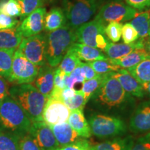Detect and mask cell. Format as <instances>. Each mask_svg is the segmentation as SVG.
I'll list each match as a JSON object with an SVG mask.
<instances>
[{"mask_svg":"<svg viewBox=\"0 0 150 150\" xmlns=\"http://www.w3.org/2000/svg\"><path fill=\"white\" fill-rule=\"evenodd\" d=\"M91 134L99 138H110L127 132L126 124L120 118L104 114H94L88 121Z\"/></svg>","mask_w":150,"mask_h":150,"instance_id":"8992f818","label":"cell"},{"mask_svg":"<svg viewBox=\"0 0 150 150\" xmlns=\"http://www.w3.org/2000/svg\"><path fill=\"white\" fill-rule=\"evenodd\" d=\"M76 90L74 88H65L63 89L61 93V101L63 102L66 99L72 98L76 95Z\"/></svg>","mask_w":150,"mask_h":150,"instance_id":"ee69618b","label":"cell"},{"mask_svg":"<svg viewBox=\"0 0 150 150\" xmlns=\"http://www.w3.org/2000/svg\"><path fill=\"white\" fill-rule=\"evenodd\" d=\"M95 72L98 74H104L109 72H116L120 69V67L114 65L109 59L97 60L93 62L88 63Z\"/></svg>","mask_w":150,"mask_h":150,"instance_id":"1f68e13d","label":"cell"},{"mask_svg":"<svg viewBox=\"0 0 150 150\" xmlns=\"http://www.w3.org/2000/svg\"><path fill=\"white\" fill-rule=\"evenodd\" d=\"M67 25L76 30L89 22L97 9V0H61Z\"/></svg>","mask_w":150,"mask_h":150,"instance_id":"277c9868","label":"cell"},{"mask_svg":"<svg viewBox=\"0 0 150 150\" xmlns=\"http://www.w3.org/2000/svg\"><path fill=\"white\" fill-rule=\"evenodd\" d=\"M23 36L18 27L8 29L0 30V49L13 50L18 48Z\"/></svg>","mask_w":150,"mask_h":150,"instance_id":"44dd1931","label":"cell"},{"mask_svg":"<svg viewBox=\"0 0 150 150\" xmlns=\"http://www.w3.org/2000/svg\"><path fill=\"white\" fill-rule=\"evenodd\" d=\"M70 49L77 56L81 61H84L89 63V62H93L97 60H105L108 59L106 54L103 53L99 49L92 47L77 42H74Z\"/></svg>","mask_w":150,"mask_h":150,"instance_id":"ffe728a7","label":"cell"},{"mask_svg":"<svg viewBox=\"0 0 150 150\" xmlns=\"http://www.w3.org/2000/svg\"><path fill=\"white\" fill-rule=\"evenodd\" d=\"M144 49L146 50L148 54L150 56V36H148L145 39L144 42Z\"/></svg>","mask_w":150,"mask_h":150,"instance_id":"7dc6e473","label":"cell"},{"mask_svg":"<svg viewBox=\"0 0 150 150\" xmlns=\"http://www.w3.org/2000/svg\"><path fill=\"white\" fill-rule=\"evenodd\" d=\"M0 96L4 99L9 96L8 84L1 76H0Z\"/></svg>","mask_w":150,"mask_h":150,"instance_id":"f6af8a7d","label":"cell"},{"mask_svg":"<svg viewBox=\"0 0 150 150\" xmlns=\"http://www.w3.org/2000/svg\"><path fill=\"white\" fill-rule=\"evenodd\" d=\"M149 56V55L144 48L136 49L134 51L120 59L109 60L112 63L120 67V68L129 69L138 64L140 62H141L142 60L146 59Z\"/></svg>","mask_w":150,"mask_h":150,"instance_id":"cb8c5ba5","label":"cell"},{"mask_svg":"<svg viewBox=\"0 0 150 150\" xmlns=\"http://www.w3.org/2000/svg\"><path fill=\"white\" fill-rule=\"evenodd\" d=\"M9 96L20 105L32 122L42 121V112L49 98L31 83L15 85L9 88Z\"/></svg>","mask_w":150,"mask_h":150,"instance_id":"6da1fadb","label":"cell"},{"mask_svg":"<svg viewBox=\"0 0 150 150\" xmlns=\"http://www.w3.org/2000/svg\"><path fill=\"white\" fill-rule=\"evenodd\" d=\"M125 1L136 11H145L150 8V0H125Z\"/></svg>","mask_w":150,"mask_h":150,"instance_id":"b9f144b4","label":"cell"},{"mask_svg":"<svg viewBox=\"0 0 150 150\" xmlns=\"http://www.w3.org/2000/svg\"><path fill=\"white\" fill-rule=\"evenodd\" d=\"M18 25H20V22L17 19L0 13V30L12 29Z\"/></svg>","mask_w":150,"mask_h":150,"instance_id":"ab89813d","label":"cell"},{"mask_svg":"<svg viewBox=\"0 0 150 150\" xmlns=\"http://www.w3.org/2000/svg\"><path fill=\"white\" fill-rule=\"evenodd\" d=\"M71 110L63 102L49 98L42 112V121L49 126L65 122Z\"/></svg>","mask_w":150,"mask_h":150,"instance_id":"8fae6325","label":"cell"},{"mask_svg":"<svg viewBox=\"0 0 150 150\" xmlns=\"http://www.w3.org/2000/svg\"><path fill=\"white\" fill-rule=\"evenodd\" d=\"M150 11H143L137 13L136 16L131 20L130 24L136 30L139 38L145 39L149 36Z\"/></svg>","mask_w":150,"mask_h":150,"instance_id":"d4e9b609","label":"cell"},{"mask_svg":"<svg viewBox=\"0 0 150 150\" xmlns=\"http://www.w3.org/2000/svg\"><path fill=\"white\" fill-rule=\"evenodd\" d=\"M130 150H150V132L138 137Z\"/></svg>","mask_w":150,"mask_h":150,"instance_id":"74e56055","label":"cell"},{"mask_svg":"<svg viewBox=\"0 0 150 150\" xmlns=\"http://www.w3.org/2000/svg\"><path fill=\"white\" fill-rule=\"evenodd\" d=\"M129 127L135 134L150 132V100L142 102L137 106L131 117Z\"/></svg>","mask_w":150,"mask_h":150,"instance_id":"5bb4252c","label":"cell"},{"mask_svg":"<svg viewBox=\"0 0 150 150\" xmlns=\"http://www.w3.org/2000/svg\"><path fill=\"white\" fill-rule=\"evenodd\" d=\"M29 134L34 138L42 150H54L59 147L51 127L45 122H32Z\"/></svg>","mask_w":150,"mask_h":150,"instance_id":"7c38bea8","label":"cell"},{"mask_svg":"<svg viewBox=\"0 0 150 150\" xmlns=\"http://www.w3.org/2000/svg\"><path fill=\"white\" fill-rule=\"evenodd\" d=\"M4 99L2 98V97H1V96H0V104H1V102H3V100H4Z\"/></svg>","mask_w":150,"mask_h":150,"instance_id":"681fc988","label":"cell"},{"mask_svg":"<svg viewBox=\"0 0 150 150\" xmlns=\"http://www.w3.org/2000/svg\"><path fill=\"white\" fill-rule=\"evenodd\" d=\"M142 89H143L144 93L147 95L150 98V81L146 82V83H143L141 84Z\"/></svg>","mask_w":150,"mask_h":150,"instance_id":"bcb514c9","label":"cell"},{"mask_svg":"<svg viewBox=\"0 0 150 150\" xmlns=\"http://www.w3.org/2000/svg\"><path fill=\"white\" fill-rule=\"evenodd\" d=\"M65 74L62 72L59 67L54 69V88L61 90L66 88L65 84Z\"/></svg>","mask_w":150,"mask_h":150,"instance_id":"60d3db41","label":"cell"},{"mask_svg":"<svg viewBox=\"0 0 150 150\" xmlns=\"http://www.w3.org/2000/svg\"><path fill=\"white\" fill-rule=\"evenodd\" d=\"M104 77V74H98L96 77L92 79L85 81L82 83L81 88L79 91L83 95L86 102H88L90 99H91L94 96V95L96 93L99 86L102 83Z\"/></svg>","mask_w":150,"mask_h":150,"instance_id":"4316f807","label":"cell"},{"mask_svg":"<svg viewBox=\"0 0 150 150\" xmlns=\"http://www.w3.org/2000/svg\"><path fill=\"white\" fill-rule=\"evenodd\" d=\"M138 13L136 9L119 1L106 3L99 9L95 19L106 24L111 22L121 23L131 20Z\"/></svg>","mask_w":150,"mask_h":150,"instance_id":"30bf717a","label":"cell"},{"mask_svg":"<svg viewBox=\"0 0 150 150\" xmlns=\"http://www.w3.org/2000/svg\"><path fill=\"white\" fill-rule=\"evenodd\" d=\"M76 42V30L65 25L47 34V63L52 67L58 66L73 44Z\"/></svg>","mask_w":150,"mask_h":150,"instance_id":"3957f363","label":"cell"},{"mask_svg":"<svg viewBox=\"0 0 150 150\" xmlns=\"http://www.w3.org/2000/svg\"><path fill=\"white\" fill-rule=\"evenodd\" d=\"M8 1V0H0V13H3L5 5L6 4L7 1Z\"/></svg>","mask_w":150,"mask_h":150,"instance_id":"c3c4849f","label":"cell"},{"mask_svg":"<svg viewBox=\"0 0 150 150\" xmlns=\"http://www.w3.org/2000/svg\"><path fill=\"white\" fill-rule=\"evenodd\" d=\"M93 145L88 139L80 138L70 145L59 147L54 150H92Z\"/></svg>","mask_w":150,"mask_h":150,"instance_id":"d590c367","label":"cell"},{"mask_svg":"<svg viewBox=\"0 0 150 150\" xmlns=\"http://www.w3.org/2000/svg\"><path fill=\"white\" fill-rule=\"evenodd\" d=\"M32 122L13 99L8 96L0 104V130L22 137L29 133Z\"/></svg>","mask_w":150,"mask_h":150,"instance_id":"7a4b0ae2","label":"cell"},{"mask_svg":"<svg viewBox=\"0 0 150 150\" xmlns=\"http://www.w3.org/2000/svg\"><path fill=\"white\" fill-rule=\"evenodd\" d=\"M39 69L40 67L30 62L17 50L13 55L11 76L7 80L15 85L31 83L36 78Z\"/></svg>","mask_w":150,"mask_h":150,"instance_id":"9c48e42d","label":"cell"},{"mask_svg":"<svg viewBox=\"0 0 150 150\" xmlns=\"http://www.w3.org/2000/svg\"><path fill=\"white\" fill-rule=\"evenodd\" d=\"M19 145L20 150H42L34 138L29 133L20 138Z\"/></svg>","mask_w":150,"mask_h":150,"instance_id":"8d00e7d4","label":"cell"},{"mask_svg":"<svg viewBox=\"0 0 150 150\" xmlns=\"http://www.w3.org/2000/svg\"><path fill=\"white\" fill-rule=\"evenodd\" d=\"M135 141L132 136L115 138L93 146L92 150H130Z\"/></svg>","mask_w":150,"mask_h":150,"instance_id":"603a6c76","label":"cell"},{"mask_svg":"<svg viewBox=\"0 0 150 150\" xmlns=\"http://www.w3.org/2000/svg\"><path fill=\"white\" fill-rule=\"evenodd\" d=\"M122 24L116 22H109L105 27V34L110 42H117L121 39Z\"/></svg>","mask_w":150,"mask_h":150,"instance_id":"d6a6232c","label":"cell"},{"mask_svg":"<svg viewBox=\"0 0 150 150\" xmlns=\"http://www.w3.org/2000/svg\"><path fill=\"white\" fill-rule=\"evenodd\" d=\"M140 84L150 81V56L135 66L127 69Z\"/></svg>","mask_w":150,"mask_h":150,"instance_id":"484cf974","label":"cell"},{"mask_svg":"<svg viewBox=\"0 0 150 150\" xmlns=\"http://www.w3.org/2000/svg\"><path fill=\"white\" fill-rule=\"evenodd\" d=\"M15 52L13 50L0 49V76L6 79L11 76Z\"/></svg>","mask_w":150,"mask_h":150,"instance_id":"83f0119b","label":"cell"},{"mask_svg":"<svg viewBox=\"0 0 150 150\" xmlns=\"http://www.w3.org/2000/svg\"><path fill=\"white\" fill-rule=\"evenodd\" d=\"M47 34L39 33L29 38H23L18 50L30 62L38 67L47 63Z\"/></svg>","mask_w":150,"mask_h":150,"instance_id":"ba28073f","label":"cell"},{"mask_svg":"<svg viewBox=\"0 0 150 150\" xmlns=\"http://www.w3.org/2000/svg\"><path fill=\"white\" fill-rule=\"evenodd\" d=\"M125 91L130 96L142 98L145 96L142 85L131 75L127 69L120 68L114 73Z\"/></svg>","mask_w":150,"mask_h":150,"instance_id":"9a60e30c","label":"cell"},{"mask_svg":"<svg viewBox=\"0 0 150 150\" xmlns=\"http://www.w3.org/2000/svg\"><path fill=\"white\" fill-rule=\"evenodd\" d=\"M54 67L46 63L40 67L38 74L33 81L35 87L47 98H50L54 89Z\"/></svg>","mask_w":150,"mask_h":150,"instance_id":"2e32d148","label":"cell"},{"mask_svg":"<svg viewBox=\"0 0 150 150\" xmlns=\"http://www.w3.org/2000/svg\"><path fill=\"white\" fill-rule=\"evenodd\" d=\"M67 122L81 138H91L92 136L91 127L84 116L83 109L71 110Z\"/></svg>","mask_w":150,"mask_h":150,"instance_id":"ac0fdd59","label":"cell"},{"mask_svg":"<svg viewBox=\"0 0 150 150\" xmlns=\"http://www.w3.org/2000/svg\"><path fill=\"white\" fill-rule=\"evenodd\" d=\"M114 73L104 74L102 84L93 97L97 102L108 108L120 106L126 102L129 97Z\"/></svg>","mask_w":150,"mask_h":150,"instance_id":"5b68a950","label":"cell"},{"mask_svg":"<svg viewBox=\"0 0 150 150\" xmlns=\"http://www.w3.org/2000/svg\"><path fill=\"white\" fill-rule=\"evenodd\" d=\"M79 65L81 68L82 72H83V76L85 77V80H90L96 77L98 75L95 72V71L93 70V67L90 65L88 63H83V62H81L79 63Z\"/></svg>","mask_w":150,"mask_h":150,"instance_id":"7bdbcfd3","label":"cell"},{"mask_svg":"<svg viewBox=\"0 0 150 150\" xmlns=\"http://www.w3.org/2000/svg\"><path fill=\"white\" fill-rule=\"evenodd\" d=\"M46 13V8L40 7L22 20L19 25V29L23 38H29L41 33L44 30V20Z\"/></svg>","mask_w":150,"mask_h":150,"instance_id":"4fadbf2b","label":"cell"},{"mask_svg":"<svg viewBox=\"0 0 150 150\" xmlns=\"http://www.w3.org/2000/svg\"><path fill=\"white\" fill-rule=\"evenodd\" d=\"M21 8L20 20H23L26 17L37 8L43 7L46 3L45 0H17Z\"/></svg>","mask_w":150,"mask_h":150,"instance_id":"4dcf8cb0","label":"cell"},{"mask_svg":"<svg viewBox=\"0 0 150 150\" xmlns=\"http://www.w3.org/2000/svg\"><path fill=\"white\" fill-rule=\"evenodd\" d=\"M121 38L124 43L130 44L138 40L139 39V35L137 33L136 30L130 23H125L122 25Z\"/></svg>","mask_w":150,"mask_h":150,"instance_id":"e575fe53","label":"cell"},{"mask_svg":"<svg viewBox=\"0 0 150 150\" xmlns=\"http://www.w3.org/2000/svg\"><path fill=\"white\" fill-rule=\"evenodd\" d=\"M144 42L145 39L140 38L130 44L110 42L104 51L108 59H118L127 55L136 49L144 48Z\"/></svg>","mask_w":150,"mask_h":150,"instance_id":"e0dca14e","label":"cell"},{"mask_svg":"<svg viewBox=\"0 0 150 150\" xmlns=\"http://www.w3.org/2000/svg\"><path fill=\"white\" fill-rule=\"evenodd\" d=\"M80 59L70 48L60 63L59 67L65 74L69 75L81 63Z\"/></svg>","mask_w":150,"mask_h":150,"instance_id":"f546056e","label":"cell"},{"mask_svg":"<svg viewBox=\"0 0 150 150\" xmlns=\"http://www.w3.org/2000/svg\"><path fill=\"white\" fill-rule=\"evenodd\" d=\"M67 25L63 9L60 7H54L47 13L45 16L44 29L47 32H52Z\"/></svg>","mask_w":150,"mask_h":150,"instance_id":"7402d4cb","label":"cell"},{"mask_svg":"<svg viewBox=\"0 0 150 150\" xmlns=\"http://www.w3.org/2000/svg\"><path fill=\"white\" fill-rule=\"evenodd\" d=\"M149 36H150V17H149Z\"/></svg>","mask_w":150,"mask_h":150,"instance_id":"f907efd6","label":"cell"},{"mask_svg":"<svg viewBox=\"0 0 150 150\" xmlns=\"http://www.w3.org/2000/svg\"><path fill=\"white\" fill-rule=\"evenodd\" d=\"M6 15L13 17V18H18L20 17L21 14V8L17 0H8L6 4L5 5L3 13Z\"/></svg>","mask_w":150,"mask_h":150,"instance_id":"f35d334b","label":"cell"},{"mask_svg":"<svg viewBox=\"0 0 150 150\" xmlns=\"http://www.w3.org/2000/svg\"><path fill=\"white\" fill-rule=\"evenodd\" d=\"M65 106L70 110L76 109H83L87 102L86 101L83 95L79 90H76V93L72 98L66 99L63 102Z\"/></svg>","mask_w":150,"mask_h":150,"instance_id":"836d02e7","label":"cell"},{"mask_svg":"<svg viewBox=\"0 0 150 150\" xmlns=\"http://www.w3.org/2000/svg\"><path fill=\"white\" fill-rule=\"evenodd\" d=\"M20 138L13 133L0 130V150H20Z\"/></svg>","mask_w":150,"mask_h":150,"instance_id":"f1b7e54d","label":"cell"},{"mask_svg":"<svg viewBox=\"0 0 150 150\" xmlns=\"http://www.w3.org/2000/svg\"><path fill=\"white\" fill-rule=\"evenodd\" d=\"M106 24L97 19L83 24L76 29V42L104 50L110 41L105 34Z\"/></svg>","mask_w":150,"mask_h":150,"instance_id":"52a82bcc","label":"cell"},{"mask_svg":"<svg viewBox=\"0 0 150 150\" xmlns=\"http://www.w3.org/2000/svg\"><path fill=\"white\" fill-rule=\"evenodd\" d=\"M50 127L53 131L59 147L70 145L80 138L76 131L71 127L67 122Z\"/></svg>","mask_w":150,"mask_h":150,"instance_id":"d6986e66","label":"cell"}]
</instances>
